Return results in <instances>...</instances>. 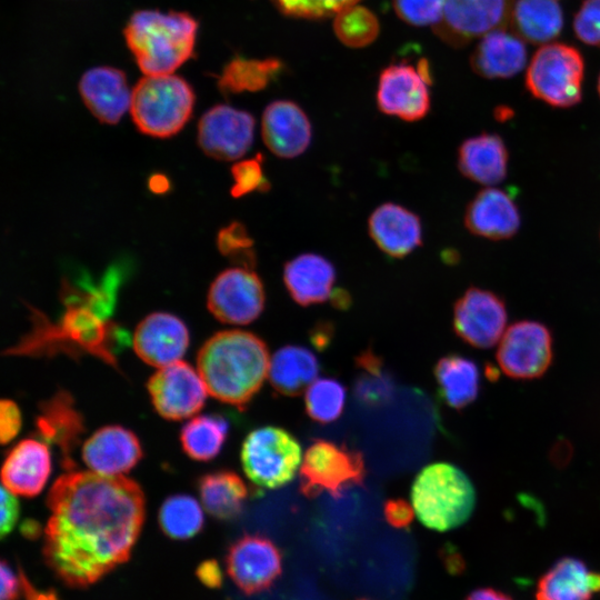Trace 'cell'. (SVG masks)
<instances>
[{"mask_svg":"<svg viewBox=\"0 0 600 600\" xmlns=\"http://www.w3.org/2000/svg\"><path fill=\"white\" fill-rule=\"evenodd\" d=\"M40 439L59 448L63 467L71 471L76 467L70 456L84 431L83 419L67 391H58L42 402L36 419Z\"/></svg>","mask_w":600,"mask_h":600,"instance_id":"obj_23","label":"cell"},{"mask_svg":"<svg viewBox=\"0 0 600 600\" xmlns=\"http://www.w3.org/2000/svg\"><path fill=\"white\" fill-rule=\"evenodd\" d=\"M43 558L66 586L89 587L131 554L140 534L144 496L124 476L67 471L51 487Z\"/></svg>","mask_w":600,"mask_h":600,"instance_id":"obj_1","label":"cell"},{"mask_svg":"<svg viewBox=\"0 0 600 600\" xmlns=\"http://www.w3.org/2000/svg\"><path fill=\"white\" fill-rule=\"evenodd\" d=\"M513 30L531 43H544L556 38L563 26L557 0H516L509 10Z\"/></svg>","mask_w":600,"mask_h":600,"instance_id":"obj_32","label":"cell"},{"mask_svg":"<svg viewBox=\"0 0 600 600\" xmlns=\"http://www.w3.org/2000/svg\"><path fill=\"white\" fill-rule=\"evenodd\" d=\"M527 49L518 36L502 29L486 33L471 57V66L484 78H509L521 71Z\"/></svg>","mask_w":600,"mask_h":600,"instance_id":"obj_28","label":"cell"},{"mask_svg":"<svg viewBox=\"0 0 600 600\" xmlns=\"http://www.w3.org/2000/svg\"><path fill=\"white\" fill-rule=\"evenodd\" d=\"M333 29L338 39L351 48H362L379 34V21L369 9L353 4L336 14Z\"/></svg>","mask_w":600,"mask_h":600,"instance_id":"obj_38","label":"cell"},{"mask_svg":"<svg viewBox=\"0 0 600 600\" xmlns=\"http://www.w3.org/2000/svg\"><path fill=\"white\" fill-rule=\"evenodd\" d=\"M228 430V421L222 416L193 417L181 429L182 449L193 460L209 461L220 453Z\"/></svg>","mask_w":600,"mask_h":600,"instance_id":"obj_33","label":"cell"},{"mask_svg":"<svg viewBox=\"0 0 600 600\" xmlns=\"http://www.w3.org/2000/svg\"><path fill=\"white\" fill-rule=\"evenodd\" d=\"M359 373L354 382V394L366 406L377 407L391 399L394 383L386 370L382 359L371 350L356 358Z\"/></svg>","mask_w":600,"mask_h":600,"instance_id":"obj_36","label":"cell"},{"mask_svg":"<svg viewBox=\"0 0 600 600\" xmlns=\"http://www.w3.org/2000/svg\"><path fill=\"white\" fill-rule=\"evenodd\" d=\"M360 600H369V599H360Z\"/></svg>","mask_w":600,"mask_h":600,"instance_id":"obj_53","label":"cell"},{"mask_svg":"<svg viewBox=\"0 0 600 600\" xmlns=\"http://www.w3.org/2000/svg\"><path fill=\"white\" fill-rule=\"evenodd\" d=\"M274 6L284 14L321 19L337 14L347 7L357 4L359 0H271Z\"/></svg>","mask_w":600,"mask_h":600,"instance_id":"obj_39","label":"cell"},{"mask_svg":"<svg viewBox=\"0 0 600 600\" xmlns=\"http://www.w3.org/2000/svg\"><path fill=\"white\" fill-rule=\"evenodd\" d=\"M1 600H19L23 593L22 572L17 574L10 564L1 561Z\"/></svg>","mask_w":600,"mask_h":600,"instance_id":"obj_47","label":"cell"},{"mask_svg":"<svg viewBox=\"0 0 600 600\" xmlns=\"http://www.w3.org/2000/svg\"><path fill=\"white\" fill-rule=\"evenodd\" d=\"M598 91H599V94H600V77H599V80H598Z\"/></svg>","mask_w":600,"mask_h":600,"instance_id":"obj_52","label":"cell"},{"mask_svg":"<svg viewBox=\"0 0 600 600\" xmlns=\"http://www.w3.org/2000/svg\"><path fill=\"white\" fill-rule=\"evenodd\" d=\"M301 447L293 434L280 427L252 430L242 442L240 459L247 478L261 489H278L296 476Z\"/></svg>","mask_w":600,"mask_h":600,"instance_id":"obj_6","label":"cell"},{"mask_svg":"<svg viewBox=\"0 0 600 600\" xmlns=\"http://www.w3.org/2000/svg\"><path fill=\"white\" fill-rule=\"evenodd\" d=\"M51 472L50 451L46 442L24 439L7 454L2 470V487L14 494H39Z\"/></svg>","mask_w":600,"mask_h":600,"instance_id":"obj_22","label":"cell"},{"mask_svg":"<svg viewBox=\"0 0 600 600\" xmlns=\"http://www.w3.org/2000/svg\"><path fill=\"white\" fill-rule=\"evenodd\" d=\"M189 339V330L180 318L168 312H152L137 326L132 344L142 361L162 368L182 358Z\"/></svg>","mask_w":600,"mask_h":600,"instance_id":"obj_16","label":"cell"},{"mask_svg":"<svg viewBox=\"0 0 600 600\" xmlns=\"http://www.w3.org/2000/svg\"><path fill=\"white\" fill-rule=\"evenodd\" d=\"M411 501L419 521L442 532L470 518L476 506V490L460 468L437 462L424 467L416 477Z\"/></svg>","mask_w":600,"mask_h":600,"instance_id":"obj_4","label":"cell"},{"mask_svg":"<svg viewBox=\"0 0 600 600\" xmlns=\"http://www.w3.org/2000/svg\"><path fill=\"white\" fill-rule=\"evenodd\" d=\"M261 156L237 162L232 168L234 184L232 194L241 197L252 191H267L270 183L262 169Z\"/></svg>","mask_w":600,"mask_h":600,"instance_id":"obj_41","label":"cell"},{"mask_svg":"<svg viewBox=\"0 0 600 600\" xmlns=\"http://www.w3.org/2000/svg\"><path fill=\"white\" fill-rule=\"evenodd\" d=\"M256 121L251 113L227 104H218L201 117L198 143L202 151L217 160L233 161L251 148Z\"/></svg>","mask_w":600,"mask_h":600,"instance_id":"obj_15","label":"cell"},{"mask_svg":"<svg viewBox=\"0 0 600 600\" xmlns=\"http://www.w3.org/2000/svg\"><path fill=\"white\" fill-rule=\"evenodd\" d=\"M508 313L504 301L494 292L470 287L453 307V330L468 344L488 349L504 333Z\"/></svg>","mask_w":600,"mask_h":600,"instance_id":"obj_14","label":"cell"},{"mask_svg":"<svg viewBox=\"0 0 600 600\" xmlns=\"http://www.w3.org/2000/svg\"><path fill=\"white\" fill-rule=\"evenodd\" d=\"M344 403L346 388L334 378L317 379L306 390V411L319 423L337 420L344 409Z\"/></svg>","mask_w":600,"mask_h":600,"instance_id":"obj_37","label":"cell"},{"mask_svg":"<svg viewBox=\"0 0 600 600\" xmlns=\"http://www.w3.org/2000/svg\"><path fill=\"white\" fill-rule=\"evenodd\" d=\"M161 531L173 540H187L198 534L204 522L199 502L188 494L167 498L158 514Z\"/></svg>","mask_w":600,"mask_h":600,"instance_id":"obj_35","label":"cell"},{"mask_svg":"<svg viewBox=\"0 0 600 600\" xmlns=\"http://www.w3.org/2000/svg\"><path fill=\"white\" fill-rule=\"evenodd\" d=\"M198 23L184 12L137 11L124 37L146 76L171 74L193 53Z\"/></svg>","mask_w":600,"mask_h":600,"instance_id":"obj_3","label":"cell"},{"mask_svg":"<svg viewBox=\"0 0 600 600\" xmlns=\"http://www.w3.org/2000/svg\"><path fill=\"white\" fill-rule=\"evenodd\" d=\"M198 491L204 510L223 521L238 518L248 498L246 483L230 470L203 474L198 481Z\"/></svg>","mask_w":600,"mask_h":600,"instance_id":"obj_31","label":"cell"},{"mask_svg":"<svg viewBox=\"0 0 600 600\" xmlns=\"http://www.w3.org/2000/svg\"><path fill=\"white\" fill-rule=\"evenodd\" d=\"M319 361L311 350L300 346H284L270 359L269 380L282 396H298L317 379Z\"/></svg>","mask_w":600,"mask_h":600,"instance_id":"obj_29","label":"cell"},{"mask_svg":"<svg viewBox=\"0 0 600 600\" xmlns=\"http://www.w3.org/2000/svg\"><path fill=\"white\" fill-rule=\"evenodd\" d=\"M19 518V502L16 494L7 490L4 487L1 489V520H0V536L4 538L8 536L17 524Z\"/></svg>","mask_w":600,"mask_h":600,"instance_id":"obj_46","label":"cell"},{"mask_svg":"<svg viewBox=\"0 0 600 600\" xmlns=\"http://www.w3.org/2000/svg\"><path fill=\"white\" fill-rule=\"evenodd\" d=\"M509 16L506 0H444L436 33L451 44L470 40L497 29Z\"/></svg>","mask_w":600,"mask_h":600,"instance_id":"obj_17","label":"cell"},{"mask_svg":"<svg viewBox=\"0 0 600 600\" xmlns=\"http://www.w3.org/2000/svg\"><path fill=\"white\" fill-rule=\"evenodd\" d=\"M194 93L178 76H146L131 91L130 114L144 134L169 138L177 134L191 117Z\"/></svg>","mask_w":600,"mask_h":600,"instance_id":"obj_5","label":"cell"},{"mask_svg":"<svg viewBox=\"0 0 600 600\" xmlns=\"http://www.w3.org/2000/svg\"><path fill=\"white\" fill-rule=\"evenodd\" d=\"M439 393L452 409L461 410L471 404L480 389L477 363L460 354L442 357L434 367Z\"/></svg>","mask_w":600,"mask_h":600,"instance_id":"obj_30","label":"cell"},{"mask_svg":"<svg viewBox=\"0 0 600 600\" xmlns=\"http://www.w3.org/2000/svg\"><path fill=\"white\" fill-rule=\"evenodd\" d=\"M392 3L400 19L417 27H434L444 7V0H392Z\"/></svg>","mask_w":600,"mask_h":600,"instance_id":"obj_40","label":"cell"},{"mask_svg":"<svg viewBox=\"0 0 600 600\" xmlns=\"http://www.w3.org/2000/svg\"><path fill=\"white\" fill-rule=\"evenodd\" d=\"M219 241L224 253L237 256L248 267L254 262L252 240L242 224L233 223L224 229L220 233Z\"/></svg>","mask_w":600,"mask_h":600,"instance_id":"obj_43","label":"cell"},{"mask_svg":"<svg viewBox=\"0 0 600 600\" xmlns=\"http://www.w3.org/2000/svg\"><path fill=\"white\" fill-rule=\"evenodd\" d=\"M261 137L271 153L281 159H293L309 148L312 126L299 104L276 100L262 113Z\"/></svg>","mask_w":600,"mask_h":600,"instance_id":"obj_18","label":"cell"},{"mask_svg":"<svg viewBox=\"0 0 600 600\" xmlns=\"http://www.w3.org/2000/svg\"><path fill=\"white\" fill-rule=\"evenodd\" d=\"M368 231L376 246L391 258H404L422 243V224L408 208L384 202L368 219Z\"/></svg>","mask_w":600,"mask_h":600,"instance_id":"obj_21","label":"cell"},{"mask_svg":"<svg viewBox=\"0 0 600 600\" xmlns=\"http://www.w3.org/2000/svg\"><path fill=\"white\" fill-rule=\"evenodd\" d=\"M336 269L323 256L307 252L286 262L283 283L294 302L302 307L323 303L333 292Z\"/></svg>","mask_w":600,"mask_h":600,"instance_id":"obj_25","label":"cell"},{"mask_svg":"<svg viewBox=\"0 0 600 600\" xmlns=\"http://www.w3.org/2000/svg\"><path fill=\"white\" fill-rule=\"evenodd\" d=\"M596 594H600V572L572 557L558 560L536 589V600H591Z\"/></svg>","mask_w":600,"mask_h":600,"instance_id":"obj_27","label":"cell"},{"mask_svg":"<svg viewBox=\"0 0 600 600\" xmlns=\"http://www.w3.org/2000/svg\"><path fill=\"white\" fill-rule=\"evenodd\" d=\"M266 291L260 277L248 267L229 268L212 281L207 307L222 323L249 324L264 309Z\"/></svg>","mask_w":600,"mask_h":600,"instance_id":"obj_9","label":"cell"},{"mask_svg":"<svg viewBox=\"0 0 600 600\" xmlns=\"http://www.w3.org/2000/svg\"><path fill=\"white\" fill-rule=\"evenodd\" d=\"M137 436L120 426H106L89 437L81 450L90 471L102 476H123L142 458Z\"/></svg>","mask_w":600,"mask_h":600,"instance_id":"obj_19","label":"cell"},{"mask_svg":"<svg viewBox=\"0 0 600 600\" xmlns=\"http://www.w3.org/2000/svg\"><path fill=\"white\" fill-rule=\"evenodd\" d=\"M226 570L247 596L270 589L281 577L283 556L278 546L262 534H243L228 549Z\"/></svg>","mask_w":600,"mask_h":600,"instance_id":"obj_11","label":"cell"},{"mask_svg":"<svg viewBox=\"0 0 600 600\" xmlns=\"http://www.w3.org/2000/svg\"><path fill=\"white\" fill-rule=\"evenodd\" d=\"M22 532L27 536V537H36L38 536L39 533V527L38 524L36 523H29V524H24V529L22 530Z\"/></svg>","mask_w":600,"mask_h":600,"instance_id":"obj_51","label":"cell"},{"mask_svg":"<svg viewBox=\"0 0 600 600\" xmlns=\"http://www.w3.org/2000/svg\"><path fill=\"white\" fill-rule=\"evenodd\" d=\"M577 37L587 44L600 48V0H586L573 20Z\"/></svg>","mask_w":600,"mask_h":600,"instance_id":"obj_42","label":"cell"},{"mask_svg":"<svg viewBox=\"0 0 600 600\" xmlns=\"http://www.w3.org/2000/svg\"><path fill=\"white\" fill-rule=\"evenodd\" d=\"M147 388L159 416L173 421L199 412L209 393L198 369L181 360L159 368Z\"/></svg>","mask_w":600,"mask_h":600,"instance_id":"obj_13","label":"cell"},{"mask_svg":"<svg viewBox=\"0 0 600 600\" xmlns=\"http://www.w3.org/2000/svg\"><path fill=\"white\" fill-rule=\"evenodd\" d=\"M583 59L564 43L542 46L533 56L526 74L532 96L557 108H569L581 100Z\"/></svg>","mask_w":600,"mask_h":600,"instance_id":"obj_7","label":"cell"},{"mask_svg":"<svg viewBox=\"0 0 600 600\" xmlns=\"http://www.w3.org/2000/svg\"><path fill=\"white\" fill-rule=\"evenodd\" d=\"M269 366L264 341L238 329L214 333L203 343L197 358V369L208 392L238 408H244L261 389Z\"/></svg>","mask_w":600,"mask_h":600,"instance_id":"obj_2","label":"cell"},{"mask_svg":"<svg viewBox=\"0 0 600 600\" xmlns=\"http://www.w3.org/2000/svg\"><path fill=\"white\" fill-rule=\"evenodd\" d=\"M364 479L366 464L361 452L317 439L304 452L299 490L307 498H314L323 491L339 498L346 489L362 486Z\"/></svg>","mask_w":600,"mask_h":600,"instance_id":"obj_8","label":"cell"},{"mask_svg":"<svg viewBox=\"0 0 600 600\" xmlns=\"http://www.w3.org/2000/svg\"><path fill=\"white\" fill-rule=\"evenodd\" d=\"M79 91L90 112L102 123L116 124L130 109L131 92L122 71L110 67L88 70Z\"/></svg>","mask_w":600,"mask_h":600,"instance_id":"obj_24","label":"cell"},{"mask_svg":"<svg viewBox=\"0 0 600 600\" xmlns=\"http://www.w3.org/2000/svg\"><path fill=\"white\" fill-rule=\"evenodd\" d=\"M509 152L502 138L481 133L466 139L458 149L457 164L466 178L483 184L501 182L508 172Z\"/></svg>","mask_w":600,"mask_h":600,"instance_id":"obj_26","label":"cell"},{"mask_svg":"<svg viewBox=\"0 0 600 600\" xmlns=\"http://www.w3.org/2000/svg\"><path fill=\"white\" fill-rule=\"evenodd\" d=\"M430 72L424 61L417 67L406 62L390 64L379 77V110L404 121L422 119L430 109Z\"/></svg>","mask_w":600,"mask_h":600,"instance_id":"obj_12","label":"cell"},{"mask_svg":"<svg viewBox=\"0 0 600 600\" xmlns=\"http://www.w3.org/2000/svg\"><path fill=\"white\" fill-rule=\"evenodd\" d=\"M196 574L208 588L216 589L222 586L223 574L217 560L210 559L202 561L198 566Z\"/></svg>","mask_w":600,"mask_h":600,"instance_id":"obj_48","label":"cell"},{"mask_svg":"<svg viewBox=\"0 0 600 600\" xmlns=\"http://www.w3.org/2000/svg\"><path fill=\"white\" fill-rule=\"evenodd\" d=\"M414 509L403 499H389L383 507V514L387 522L397 528H408L414 516Z\"/></svg>","mask_w":600,"mask_h":600,"instance_id":"obj_45","label":"cell"},{"mask_svg":"<svg viewBox=\"0 0 600 600\" xmlns=\"http://www.w3.org/2000/svg\"><path fill=\"white\" fill-rule=\"evenodd\" d=\"M22 424L19 407L12 400L0 402V440L2 444L11 441L20 431Z\"/></svg>","mask_w":600,"mask_h":600,"instance_id":"obj_44","label":"cell"},{"mask_svg":"<svg viewBox=\"0 0 600 600\" xmlns=\"http://www.w3.org/2000/svg\"><path fill=\"white\" fill-rule=\"evenodd\" d=\"M278 59H243L231 60L222 71L219 86L223 91L254 92L264 89L282 71Z\"/></svg>","mask_w":600,"mask_h":600,"instance_id":"obj_34","label":"cell"},{"mask_svg":"<svg viewBox=\"0 0 600 600\" xmlns=\"http://www.w3.org/2000/svg\"><path fill=\"white\" fill-rule=\"evenodd\" d=\"M329 323H319L317 328L312 330V341L318 347H323L329 342L330 337Z\"/></svg>","mask_w":600,"mask_h":600,"instance_id":"obj_50","label":"cell"},{"mask_svg":"<svg viewBox=\"0 0 600 600\" xmlns=\"http://www.w3.org/2000/svg\"><path fill=\"white\" fill-rule=\"evenodd\" d=\"M466 228L489 240L512 238L521 224L520 211L513 198L504 190L488 187L480 190L468 203Z\"/></svg>","mask_w":600,"mask_h":600,"instance_id":"obj_20","label":"cell"},{"mask_svg":"<svg viewBox=\"0 0 600 600\" xmlns=\"http://www.w3.org/2000/svg\"><path fill=\"white\" fill-rule=\"evenodd\" d=\"M466 600H512V598L493 588H479L473 590Z\"/></svg>","mask_w":600,"mask_h":600,"instance_id":"obj_49","label":"cell"},{"mask_svg":"<svg viewBox=\"0 0 600 600\" xmlns=\"http://www.w3.org/2000/svg\"><path fill=\"white\" fill-rule=\"evenodd\" d=\"M552 336L548 327L532 320L512 323L499 341L497 361L502 372L513 379H536L550 367Z\"/></svg>","mask_w":600,"mask_h":600,"instance_id":"obj_10","label":"cell"}]
</instances>
